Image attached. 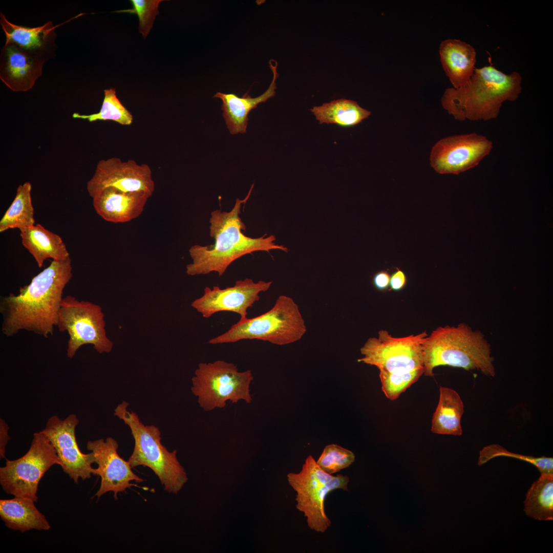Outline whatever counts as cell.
Masks as SVG:
<instances>
[{
	"instance_id": "11",
	"label": "cell",
	"mask_w": 553,
	"mask_h": 553,
	"mask_svg": "<svg viewBox=\"0 0 553 553\" xmlns=\"http://www.w3.org/2000/svg\"><path fill=\"white\" fill-rule=\"evenodd\" d=\"M377 337L369 338L360 351L358 361L376 366L379 371L392 373L410 372L423 368L422 344L426 331L416 335L396 337L387 330L378 331Z\"/></svg>"
},
{
	"instance_id": "8",
	"label": "cell",
	"mask_w": 553,
	"mask_h": 553,
	"mask_svg": "<svg viewBox=\"0 0 553 553\" xmlns=\"http://www.w3.org/2000/svg\"><path fill=\"white\" fill-rule=\"evenodd\" d=\"M287 478L296 492V508L306 517L308 527L318 533H324L331 524L325 513L326 497L336 489L348 491L349 478L326 473L312 456L307 458L299 473H290Z\"/></svg>"
},
{
	"instance_id": "21",
	"label": "cell",
	"mask_w": 553,
	"mask_h": 553,
	"mask_svg": "<svg viewBox=\"0 0 553 553\" xmlns=\"http://www.w3.org/2000/svg\"><path fill=\"white\" fill-rule=\"evenodd\" d=\"M29 498L14 497L0 500V516L6 526L21 533L31 529L47 530L50 525Z\"/></svg>"
},
{
	"instance_id": "35",
	"label": "cell",
	"mask_w": 553,
	"mask_h": 553,
	"mask_svg": "<svg viewBox=\"0 0 553 553\" xmlns=\"http://www.w3.org/2000/svg\"><path fill=\"white\" fill-rule=\"evenodd\" d=\"M9 427L3 419H0V458H6L5 452L7 443L10 437L9 436L8 431Z\"/></svg>"
},
{
	"instance_id": "2",
	"label": "cell",
	"mask_w": 553,
	"mask_h": 553,
	"mask_svg": "<svg viewBox=\"0 0 553 553\" xmlns=\"http://www.w3.org/2000/svg\"><path fill=\"white\" fill-rule=\"evenodd\" d=\"M253 185L245 199H236L230 211L217 209L211 212L209 234L215 243L205 246L194 245L189 248L192 262L186 267L187 275L194 276L215 272L222 276L233 262L244 255L257 251L269 253L273 249L288 252L287 247L275 244L274 235L266 237L267 235L265 233L259 238H253L242 232L246 226L240 216L241 206L250 197Z\"/></svg>"
},
{
	"instance_id": "13",
	"label": "cell",
	"mask_w": 553,
	"mask_h": 553,
	"mask_svg": "<svg viewBox=\"0 0 553 553\" xmlns=\"http://www.w3.org/2000/svg\"><path fill=\"white\" fill-rule=\"evenodd\" d=\"M155 187L152 171L147 164H139L133 160L123 161L117 157L100 160L87 184L92 198L107 187L123 192H142L151 197Z\"/></svg>"
},
{
	"instance_id": "30",
	"label": "cell",
	"mask_w": 553,
	"mask_h": 553,
	"mask_svg": "<svg viewBox=\"0 0 553 553\" xmlns=\"http://www.w3.org/2000/svg\"><path fill=\"white\" fill-rule=\"evenodd\" d=\"M381 389L385 396L391 400L396 399L412 384L416 382L424 373L421 368L410 372L392 373L379 371Z\"/></svg>"
},
{
	"instance_id": "1",
	"label": "cell",
	"mask_w": 553,
	"mask_h": 553,
	"mask_svg": "<svg viewBox=\"0 0 553 553\" xmlns=\"http://www.w3.org/2000/svg\"><path fill=\"white\" fill-rule=\"evenodd\" d=\"M72 277L70 257L53 260L28 285L20 287L19 293L1 297L2 333L12 336L25 330L46 338L52 335L57 324L63 290Z\"/></svg>"
},
{
	"instance_id": "9",
	"label": "cell",
	"mask_w": 553,
	"mask_h": 553,
	"mask_svg": "<svg viewBox=\"0 0 553 553\" xmlns=\"http://www.w3.org/2000/svg\"><path fill=\"white\" fill-rule=\"evenodd\" d=\"M104 314L101 307L93 303L79 301L75 296L63 298L58 312L57 327L69 335L67 355L72 358L82 346L92 345L99 353H109L113 343L107 335Z\"/></svg>"
},
{
	"instance_id": "27",
	"label": "cell",
	"mask_w": 553,
	"mask_h": 553,
	"mask_svg": "<svg viewBox=\"0 0 553 553\" xmlns=\"http://www.w3.org/2000/svg\"><path fill=\"white\" fill-rule=\"evenodd\" d=\"M31 190L29 182L18 186L13 202L0 221L1 232L12 228L22 231L35 225Z\"/></svg>"
},
{
	"instance_id": "10",
	"label": "cell",
	"mask_w": 553,
	"mask_h": 553,
	"mask_svg": "<svg viewBox=\"0 0 553 553\" xmlns=\"http://www.w3.org/2000/svg\"><path fill=\"white\" fill-rule=\"evenodd\" d=\"M55 464L60 465V462L54 446L45 434L35 433L24 456L13 460L6 459L5 465L0 468L1 485L8 494L36 502L39 481Z\"/></svg>"
},
{
	"instance_id": "17",
	"label": "cell",
	"mask_w": 553,
	"mask_h": 553,
	"mask_svg": "<svg viewBox=\"0 0 553 553\" xmlns=\"http://www.w3.org/2000/svg\"><path fill=\"white\" fill-rule=\"evenodd\" d=\"M45 60L38 54L5 44L1 52L0 78L13 91H27L41 75Z\"/></svg>"
},
{
	"instance_id": "14",
	"label": "cell",
	"mask_w": 553,
	"mask_h": 553,
	"mask_svg": "<svg viewBox=\"0 0 553 553\" xmlns=\"http://www.w3.org/2000/svg\"><path fill=\"white\" fill-rule=\"evenodd\" d=\"M272 282L246 278L238 280L235 285L224 289L218 286L206 287L203 295L191 303V306L204 318H209L219 312L238 314L240 320L247 318V310L260 300V293L267 291Z\"/></svg>"
},
{
	"instance_id": "26",
	"label": "cell",
	"mask_w": 553,
	"mask_h": 553,
	"mask_svg": "<svg viewBox=\"0 0 553 553\" xmlns=\"http://www.w3.org/2000/svg\"><path fill=\"white\" fill-rule=\"evenodd\" d=\"M524 511L529 517L540 521L553 519V473H542L528 489Z\"/></svg>"
},
{
	"instance_id": "28",
	"label": "cell",
	"mask_w": 553,
	"mask_h": 553,
	"mask_svg": "<svg viewBox=\"0 0 553 553\" xmlns=\"http://www.w3.org/2000/svg\"><path fill=\"white\" fill-rule=\"evenodd\" d=\"M103 91L104 98L99 112L89 115L74 113L73 117L89 122L111 120L122 125H131L133 121V115L118 98L115 89H105Z\"/></svg>"
},
{
	"instance_id": "29",
	"label": "cell",
	"mask_w": 553,
	"mask_h": 553,
	"mask_svg": "<svg viewBox=\"0 0 553 553\" xmlns=\"http://www.w3.org/2000/svg\"><path fill=\"white\" fill-rule=\"evenodd\" d=\"M500 456L516 458L535 466L541 474L553 473V458L542 456L535 457L532 456L516 454L507 451L498 444H492L484 447L479 452L478 465L481 466L490 460Z\"/></svg>"
},
{
	"instance_id": "24",
	"label": "cell",
	"mask_w": 553,
	"mask_h": 553,
	"mask_svg": "<svg viewBox=\"0 0 553 553\" xmlns=\"http://www.w3.org/2000/svg\"><path fill=\"white\" fill-rule=\"evenodd\" d=\"M463 413L464 405L459 394L452 389L440 386L438 403L431 421L432 432L461 435V420Z\"/></svg>"
},
{
	"instance_id": "6",
	"label": "cell",
	"mask_w": 553,
	"mask_h": 553,
	"mask_svg": "<svg viewBox=\"0 0 553 553\" xmlns=\"http://www.w3.org/2000/svg\"><path fill=\"white\" fill-rule=\"evenodd\" d=\"M307 331L297 304L290 297L281 295L273 306L253 318L240 320L229 330L209 340L212 345L256 339L283 346L296 342Z\"/></svg>"
},
{
	"instance_id": "5",
	"label": "cell",
	"mask_w": 553,
	"mask_h": 553,
	"mask_svg": "<svg viewBox=\"0 0 553 553\" xmlns=\"http://www.w3.org/2000/svg\"><path fill=\"white\" fill-rule=\"evenodd\" d=\"M129 403L123 401L114 410V415L131 430L134 447L128 461L132 468L149 467L159 478L164 489L177 494L188 480L184 467L178 461L176 450L169 452L161 442V433L154 425L145 426L138 416L127 410Z\"/></svg>"
},
{
	"instance_id": "4",
	"label": "cell",
	"mask_w": 553,
	"mask_h": 553,
	"mask_svg": "<svg viewBox=\"0 0 553 553\" xmlns=\"http://www.w3.org/2000/svg\"><path fill=\"white\" fill-rule=\"evenodd\" d=\"M422 348L425 376H433L434 369L441 366L495 376L490 344L481 332L465 324L437 328L425 338Z\"/></svg>"
},
{
	"instance_id": "22",
	"label": "cell",
	"mask_w": 553,
	"mask_h": 553,
	"mask_svg": "<svg viewBox=\"0 0 553 553\" xmlns=\"http://www.w3.org/2000/svg\"><path fill=\"white\" fill-rule=\"evenodd\" d=\"M0 24L6 35L5 44H12L42 56V51L54 40L55 29L64 23L55 26L49 22L41 26L31 28L12 24L1 13Z\"/></svg>"
},
{
	"instance_id": "16",
	"label": "cell",
	"mask_w": 553,
	"mask_h": 553,
	"mask_svg": "<svg viewBox=\"0 0 553 553\" xmlns=\"http://www.w3.org/2000/svg\"><path fill=\"white\" fill-rule=\"evenodd\" d=\"M87 448L93 454L97 468H94L93 474L100 477L99 488L95 496L99 498L109 492L114 493L117 499L118 494L135 485L131 483L135 481L141 482L143 479L132 471L128 460L121 458L118 453L117 441L112 437L89 441Z\"/></svg>"
},
{
	"instance_id": "12",
	"label": "cell",
	"mask_w": 553,
	"mask_h": 553,
	"mask_svg": "<svg viewBox=\"0 0 553 553\" xmlns=\"http://www.w3.org/2000/svg\"><path fill=\"white\" fill-rule=\"evenodd\" d=\"M493 146L492 141L476 133L443 138L432 148L430 164L440 174L459 175L478 165Z\"/></svg>"
},
{
	"instance_id": "7",
	"label": "cell",
	"mask_w": 553,
	"mask_h": 553,
	"mask_svg": "<svg viewBox=\"0 0 553 553\" xmlns=\"http://www.w3.org/2000/svg\"><path fill=\"white\" fill-rule=\"evenodd\" d=\"M253 379L250 370L240 372L233 363L222 360L200 363L192 378V393L206 411L225 407L228 401L251 403L250 386Z\"/></svg>"
},
{
	"instance_id": "19",
	"label": "cell",
	"mask_w": 553,
	"mask_h": 553,
	"mask_svg": "<svg viewBox=\"0 0 553 553\" xmlns=\"http://www.w3.org/2000/svg\"><path fill=\"white\" fill-rule=\"evenodd\" d=\"M269 66L272 71L273 78L267 90L261 95L252 98L247 92L239 97L233 93L218 92L213 96L222 100V115L230 134L246 133L249 112L256 109L259 103L266 102L275 95L276 79L279 77L278 62L275 61V63L273 64L271 59Z\"/></svg>"
},
{
	"instance_id": "20",
	"label": "cell",
	"mask_w": 553,
	"mask_h": 553,
	"mask_svg": "<svg viewBox=\"0 0 553 553\" xmlns=\"http://www.w3.org/2000/svg\"><path fill=\"white\" fill-rule=\"evenodd\" d=\"M443 69L453 88L466 83L473 75L476 51L471 45L457 39L443 40L439 47Z\"/></svg>"
},
{
	"instance_id": "33",
	"label": "cell",
	"mask_w": 553,
	"mask_h": 553,
	"mask_svg": "<svg viewBox=\"0 0 553 553\" xmlns=\"http://www.w3.org/2000/svg\"><path fill=\"white\" fill-rule=\"evenodd\" d=\"M390 274L387 270L376 272L372 276V284L374 288L380 291H386L390 287Z\"/></svg>"
},
{
	"instance_id": "18",
	"label": "cell",
	"mask_w": 553,
	"mask_h": 553,
	"mask_svg": "<svg viewBox=\"0 0 553 553\" xmlns=\"http://www.w3.org/2000/svg\"><path fill=\"white\" fill-rule=\"evenodd\" d=\"M150 197L142 192H123L107 187L92 198L93 205L97 214L105 221L122 223L138 217Z\"/></svg>"
},
{
	"instance_id": "32",
	"label": "cell",
	"mask_w": 553,
	"mask_h": 553,
	"mask_svg": "<svg viewBox=\"0 0 553 553\" xmlns=\"http://www.w3.org/2000/svg\"><path fill=\"white\" fill-rule=\"evenodd\" d=\"M162 0H131L132 8L115 11L136 14L139 18V31L145 38L153 27L158 6Z\"/></svg>"
},
{
	"instance_id": "23",
	"label": "cell",
	"mask_w": 553,
	"mask_h": 553,
	"mask_svg": "<svg viewBox=\"0 0 553 553\" xmlns=\"http://www.w3.org/2000/svg\"><path fill=\"white\" fill-rule=\"evenodd\" d=\"M20 236L23 245L33 256L39 268L47 259L61 261L70 257L61 237L40 224L20 231Z\"/></svg>"
},
{
	"instance_id": "3",
	"label": "cell",
	"mask_w": 553,
	"mask_h": 553,
	"mask_svg": "<svg viewBox=\"0 0 553 553\" xmlns=\"http://www.w3.org/2000/svg\"><path fill=\"white\" fill-rule=\"evenodd\" d=\"M522 80L516 71L506 74L492 65L475 68L473 75L464 84L445 90L441 105L459 121L494 119L498 116L504 102L518 98Z\"/></svg>"
},
{
	"instance_id": "34",
	"label": "cell",
	"mask_w": 553,
	"mask_h": 553,
	"mask_svg": "<svg viewBox=\"0 0 553 553\" xmlns=\"http://www.w3.org/2000/svg\"><path fill=\"white\" fill-rule=\"evenodd\" d=\"M407 284V277L403 271L396 267L390 276V290L399 291L402 290Z\"/></svg>"
},
{
	"instance_id": "31",
	"label": "cell",
	"mask_w": 553,
	"mask_h": 553,
	"mask_svg": "<svg viewBox=\"0 0 553 553\" xmlns=\"http://www.w3.org/2000/svg\"><path fill=\"white\" fill-rule=\"evenodd\" d=\"M351 451L335 444L326 446L316 461L326 473L332 475L349 467L355 460Z\"/></svg>"
},
{
	"instance_id": "15",
	"label": "cell",
	"mask_w": 553,
	"mask_h": 553,
	"mask_svg": "<svg viewBox=\"0 0 553 553\" xmlns=\"http://www.w3.org/2000/svg\"><path fill=\"white\" fill-rule=\"evenodd\" d=\"M78 423L74 414L64 419L54 415L41 431L54 446L63 472L75 483L79 479L85 480L91 477L94 469L92 464L95 463L93 453H83L78 445L75 429Z\"/></svg>"
},
{
	"instance_id": "25",
	"label": "cell",
	"mask_w": 553,
	"mask_h": 553,
	"mask_svg": "<svg viewBox=\"0 0 553 553\" xmlns=\"http://www.w3.org/2000/svg\"><path fill=\"white\" fill-rule=\"evenodd\" d=\"M310 111L320 124H334L343 127L358 124L371 115V112L356 101L345 98L314 106Z\"/></svg>"
}]
</instances>
